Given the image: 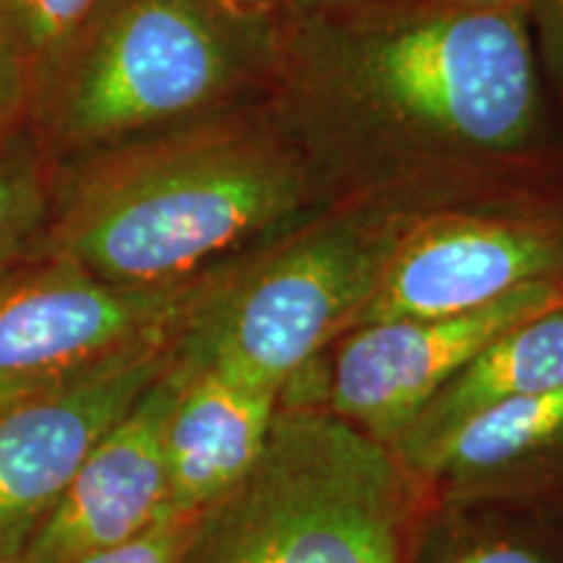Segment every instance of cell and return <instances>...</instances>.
Returning a JSON list of instances; mask_svg holds the SVG:
<instances>
[{"mask_svg": "<svg viewBox=\"0 0 563 563\" xmlns=\"http://www.w3.org/2000/svg\"><path fill=\"white\" fill-rule=\"evenodd\" d=\"M410 194L336 201L277 245L230 258L175 340V357L279 394L350 329L391 253L420 220Z\"/></svg>", "mask_w": 563, "mask_h": 563, "instance_id": "277c9868", "label": "cell"}, {"mask_svg": "<svg viewBox=\"0 0 563 563\" xmlns=\"http://www.w3.org/2000/svg\"><path fill=\"white\" fill-rule=\"evenodd\" d=\"M224 264L167 287L112 285L40 251L0 269V402L173 342Z\"/></svg>", "mask_w": 563, "mask_h": 563, "instance_id": "8992f818", "label": "cell"}, {"mask_svg": "<svg viewBox=\"0 0 563 563\" xmlns=\"http://www.w3.org/2000/svg\"><path fill=\"white\" fill-rule=\"evenodd\" d=\"M55 167L24 129L0 141V269L32 256L53 209Z\"/></svg>", "mask_w": 563, "mask_h": 563, "instance_id": "7c38bea8", "label": "cell"}, {"mask_svg": "<svg viewBox=\"0 0 563 563\" xmlns=\"http://www.w3.org/2000/svg\"><path fill=\"white\" fill-rule=\"evenodd\" d=\"M26 95L16 76L0 63V141H5L24 125Z\"/></svg>", "mask_w": 563, "mask_h": 563, "instance_id": "e0dca14e", "label": "cell"}, {"mask_svg": "<svg viewBox=\"0 0 563 563\" xmlns=\"http://www.w3.org/2000/svg\"><path fill=\"white\" fill-rule=\"evenodd\" d=\"M525 16L540 74H545L563 104V0H525Z\"/></svg>", "mask_w": 563, "mask_h": 563, "instance_id": "9a60e30c", "label": "cell"}, {"mask_svg": "<svg viewBox=\"0 0 563 563\" xmlns=\"http://www.w3.org/2000/svg\"><path fill=\"white\" fill-rule=\"evenodd\" d=\"M327 203L258 100L55 167L37 251L112 285L167 287Z\"/></svg>", "mask_w": 563, "mask_h": 563, "instance_id": "7a4b0ae2", "label": "cell"}, {"mask_svg": "<svg viewBox=\"0 0 563 563\" xmlns=\"http://www.w3.org/2000/svg\"><path fill=\"white\" fill-rule=\"evenodd\" d=\"M230 3H241V5H245V3H262V0H230Z\"/></svg>", "mask_w": 563, "mask_h": 563, "instance_id": "ffe728a7", "label": "cell"}, {"mask_svg": "<svg viewBox=\"0 0 563 563\" xmlns=\"http://www.w3.org/2000/svg\"><path fill=\"white\" fill-rule=\"evenodd\" d=\"M180 389L165 431L167 511L194 517L228 493L262 454L279 394L249 389L175 357Z\"/></svg>", "mask_w": 563, "mask_h": 563, "instance_id": "8fae6325", "label": "cell"}, {"mask_svg": "<svg viewBox=\"0 0 563 563\" xmlns=\"http://www.w3.org/2000/svg\"><path fill=\"white\" fill-rule=\"evenodd\" d=\"M431 0H292L295 11H391L412 9Z\"/></svg>", "mask_w": 563, "mask_h": 563, "instance_id": "ac0fdd59", "label": "cell"}, {"mask_svg": "<svg viewBox=\"0 0 563 563\" xmlns=\"http://www.w3.org/2000/svg\"><path fill=\"white\" fill-rule=\"evenodd\" d=\"M104 0H0V63L30 97Z\"/></svg>", "mask_w": 563, "mask_h": 563, "instance_id": "4fadbf2b", "label": "cell"}, {"mask_svg": "<svg viewBox=\"0 0 563 563\" xmlns=\"http://www.w3.org/2000/svg\"><path fill=\"white\" fill-rule=\"evenodd\" d=\"M175 340L0 402V563H19L91 449L170 365Z\"/></svg>", "mask_w": 563, "mask_h": 563, "instance_id": "9c48e42d", "label": "cell"}, {"mask_svg": "<svg viewBox=\"0 0 563 563\" xmlns=\"http://www.w3.org/2000/svg\"><path fill=\"white\" fill-rule=\"evenodd\" d=\"M449 563H563V545L548 534L501 538L467 548Z\"/></svg>", "mask_w": 563, "mask_h": 563, "instance_id": "2e32d148", "label": "cell"}, {"mask_svg": "<svg viewBox=\"0 0 563 563\" xmlns=\"http://www.w3.org/2000/svg\"><path fill=\"white\" fill-rule=\"evenodd\" d=\"M559 306L563 277H553L467 313L350 329L327 382L329 410L391 446L433 394L477 352L517 323Z\"/></svg>", "mask_w": 563, "mask_h": 563, "instance_id": "ba28073f", "label": "cell"}, {"mask_svg": "<svg viewBox=\"0 0 563 563\" xmlns=\"http://www.w3.org/2000/svg\"><path fill=\"white\" fill-rule=\"evenodd\" d=\"M553 277H563V209L426 211L399 241L350 329L467 313Z\"/></svg>", "mask_w": 563, "mask_h": 563, "instance_id": "52a82bcc", "label": "cell"}, {"mask_svg": "<svg viewBox=\"0 0 563 563\" xmlns=\"http://www.w3.org/2000/svg\"><path fill=\"white\" fill-rule=\"evenodd\" d=\"M196 519L199 514L183 517L165 511L125 543L87 553L74 563H180V555L196 530Z\"/></svg>", "mask_w": 563, "mask_h": 563, "instance_id": "5bb4252c", "label": "cell"}, {"mask_svg": "<svg viewBox=\"0 0 563 563\" xmlns=\"http://www.w3.org/2000/svg\"><path fill=\"white\" fill-rule=\"evenodd\" d=\"M282 19L230 0H104L26 97L53 167L266 95Z\"/></svg>", "mask_w": 563, "mask_h": 563, "instance_id": "3957f363", "label": "cell"}, {"mask_svg": "<svg viewBox=\"0 0 563 563\" xmlns=\"http://www.w3.org/2000/svg\"><path fill=\"white\" fill-rule=\"evenodd\" d=\"M178 389L173 347L170 365L91 449L19 563H74L125 543L167 511L165 431Z\"/></svg>", "mask_w": 563, "mask_h": 563, "instance_id": "30bf717a", "label": "cell"}, {"mask_svg": "<svg viewBox=\"0 0 563 563\" xmlns=\"http://www.w3.org/2000/svg\"><path fill=\"white\" fill-rule=\"evenodd\" d=\"M402 460L332 410H279L258 460L196 519L180 563H402Z\"/></svg>", "mask_w": 563, "mask_h": 563, "instance_id": "5b68a950", "label": "cell"}, {"mask_svg": "<svg viewBox=\"0 0 563 563\" xmlns=\"http://www.w3.org/2000/svg\"><path fill=\"white\" fill-rule=\"evenodd\" d=\"M439 3L449 5V9H460V11H470V13L525 16V0H439Z\"/></svg>", "mask_w": 563, "mask_h": 563, "instance_id": "d6986e66", "label": "cell"}, {"mask_svg": "<svg viewBox=\"0 0 563 563\" xmlns=\"http://www.w3.org/2000/svg\"><path fill=\"white\" fill-rule=\"evenodd\" d=\"M266 110L329 203L428 196L532 162L548 144L525 16L431 0L391 11H290Z\"/></svg>", "mask_w": 563, "mask_h": 563, "instance_id": "6da1fadb", "label": "cell"}]
</instances>
